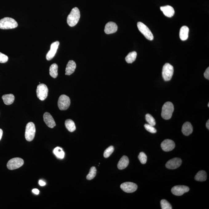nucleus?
<instances>
[{"label":"nucleus","mask_w":209,"mask_h":209,"mask_svg":"<svg viewBox=\"0 0 209 209\" xmlns=\"http://www.w3.org/2000/svg\"><path fill=\"white\" fill-rule=\"evenodd\" d=\"M8 58L6 55L0 52V63H4L8 61Z\"/></svg>","instance_id":"nucleus-34"},{"label":"nucleus","mask_w":209,"mask_h":209,"mask_svg":"<svg viewBox=\"0 0 209 209\" xmlns=\"http://www.w3.org/2000/svg\"><path fill=\"white\" fill-rule=\"evenodd\" d=\"M58 65L56 64H53L51 65L49 69V74L51 77L54 78H55L58 76Z\"/></svg>","instance_id":"nucleus-23"},{"label":"nucleus","mask_w":209,"mask_h":209,"mask_svg":"<svg viewBox=\"0 0 209 209\" xmlns=\"http://www.w3.org/2000/svg\"><path fill=\"white\" fill-rule=\"evenodd\" d=\"M174 69L172 65L169 63H166L162 69V74L164 80L169 81L172 79L174 74Z\"/></svg>","instance_id":"nucleus-4"},{"label":"nucleus","mask_w":209,"mask_h":209,"mask_svg":"<svg viewBox=\"0 0 209 209\" xmlns=\"http://www.w3.org/2000/svg\"><path fill=\"white\" fill-rule=\"evenodd\" d=\"M80 17V13L79 9L75 7L72 9L67 18V23L70 27L75 26L79 22Z\"/></svg>","instance_id":"nucleus-1"},{"label":"nucleus","mask_w":209,"mask_h":209,"mask_svg":"<svg viewBox=\"0 0 209 209\" xmlns=\"http://www.w3.org/2000/svg\"><path fill=\"white\" fill-rule=\"evenodd\" d=\"M206 126H207V129H209V120L207 122V124H206Z\"/></svg>","instance_id":"nucleus-39"},{"label":"nucleus","mask_w":209,"mask_h":209,"mask_svg":"<svg viewBox=\"0 0 209 209\" xmlns=\"http://www.w3.org/2000/svg\"><path fill=\"white\" fill-rule=\"evenodd\" d=\"M174 111V105L172 102H167L163 105L162 108L161 115L165 120L170 119Z\"/></svg>","instance_id":"nucleus-3"},{"label":"nucleus","mask_w":209,"mask_h":209,"mask_svg":"<svg viewBox=\"0 0 209 209\" xmlns=\"http://www.w3.org/2000/svg\"><path fill=\"white\" fill-rule=\"evenodd\" d=\"M2 99L6 105H10L14 102L15 97L12 94H4L2 96Z\"/></svg>","instance_id":"nucleus-22"},{"label":"nucleus","mask_w":209,"mask_h":209,"mask_svg":"<svg viewBox=\"0 0 209 209\" xmlns=\"http://www.w3.org/2000/svg\"><path fill=\"white\" fill-rule=\"evenodd\" d=\"M129 163L128 158L127 156H123L119 162L117 167L119 170H123L127 167Z\"/></svg>","instance_id":"nucleus-21"},{"label":"nucleus","mask_w":209,"mask_h":209,"mask_svg":"<svg viewBox=\"0 0 209 209\" xmlns=\"http://www.w3.org/2000/svg\"><path fill=\"white\" fill-rule=\"evenodd\" d=\"M160 10L163 12V14L167 17H172L175 14V10L173 7L170 6L168 5L161 7Z\"/></svg>","instance_id":"nucleus-17"},{"label":"nucleus","mask_w":209,"mask_h":209,"mask_svg":"<svg viewBox=\"0 0 209 209\" xmlns=\"http://www.w3.org/2000/svg\"><path fill=\"white\" fill-rule=\"evenodd\" d=\"M18 24L12 18L6 17L0 20V29H11L17 27Z\"/></svg>","instance_id":"nucleus-2"},{"label":"nucleus","mask_w":209,"mask_h":209,"mask_svg":"<svg viewBox=\"0 0 209 209\" xmlns=\"http://www.w3.org/2000/svg\"><path fill=\"white\" fill-rule=\"evenodd\" d=\"M181 159L175 158L168 161L166 164V167L170 169H175L178 168L182 164Z\"/></svg>","instance_id":"nucleus-14"},{"label":"nucleus","mask_w":209,"mask_h":209,"mask_svg":"<svg viewBox=\"0 0 209 209\" xmlns=\"http://www.w3.org/2000/svg\"><path fill=\"white\" fill-rule=\"evenodd\" d=\"M59 45V42L58 41L55 42L51 45L50 50L49 51L46 55V60L48 61H50L53 58L56 53Z\"/></svg>","instance_id":"nucleus-12"},{"label":"nucleus","mask_w":209,"mask_h":209,"mask_svg":"<svg viewBox=\"0 0 209 209\" xmlns=\"http://www.w3.org/2000/svg\"><path fill=\"white\" fill-rule=\"evenodd\" d=\"M97 174V169L94 167H93L90 168V171L88 175H87V180H91L94 178Z\"/></svg>","instance_id":"nucleus-28"},{"label":"nucleus","mask_w":209,"mask_h":209,"mask_svg":"<svg viewBox=\"0 0 209 209\" xmlns=\"http://www.w3.org/2000/svg\"><path fill=\"white\" fill-rule=\"evenodd\" d=\"M36 92L37 97L40 100L43 101L47 97L49 90L46 85L40 84L37 86Z\"/></svg>","instance_id":"nucleus-6"},{"label":"nucleus","mask_w":209,"mask_h":209,"mask_svg":"<svg viewBox=\"0 0 209 209\" xmlns=\"http://www.w3.org/2000/svg\"><path fill=\"white\" fill-rule=\"evenodd\" d=\"M161 147L164 151H170L175 148V144L172 140L167 139L162 142L161 144Z\"/></svg>","instance_id":"nucleus-13"},{"label":"nucleus","mask_w":209,"mask_h":209,"mask_svg":"<svg viewBox=\"0 0 209 209\" xmlns=\"http://www.w3.org/2000/svg\"><path fill=\"white\" fill-rule=\"evenodd\" d=\"M70 98L65 94H62L58 98V106L60 110H66L70 107Z\"/></svg>","instance_id":"nucleus-7"},{"label":"nucleus","mask_w":209,"mask_h":209,"mask_svg":"<svg viewBox=\"0 0 209 209\" xmlns=\"http://www.w3.org/2000/svg\"><path fill=\"white\" fill-rule=\"evenodd\" d=\"M137 55V54L135 51L130 52L126 57L125 60L126 62L129 64L133 62L136 59Z\"/></svg>","instance_id":"nucleus-26"},{"label":"nucleus","mask_w":209,"mask_h":209,"mask_svg":"<svg viewBox=\"0 0 209 209\" xmlns=\"http://www.w3.org/2000/svg\"><path fill=\"white\" fill-rule=\"evenodd\" d=\"M76 63L73 60H70L68 62L66 69V75H70L74 72L76 68Z\"/></svg>","instance_id":"nucleus-19"},{"label":"nucleus","mask_w":209,"mask_h":209,"mask_svg":"<svg viewBox=\"0 0 209 209\" xmlns=\"http://www.w3.org/2000/svg\"><path fill=\"white\" fill-rule=\"evenodd\" d=\"M32 192L33 193H34V194H35L36 195H38L39 194V190L37 189H33L32 190Z\"/></svg>","instance_id":"nucleus-36"},{"label":"nucleus","mask_w":209,"mask_h":209,"mask_svg":"<svg viewBox=\"0 0 209 209\" xmlns=\"http://www.w3.org/2000/svg\"><path fill=\"white\" fill-rule=\"evenodd\" d=\"M145 128L147 131L150 132L151 133H155L157 132L156 129L155 128L154 126L151 125L149 124H145L144 125Z\"/></svg>","instance_id":"nucleus-33"},{"label":"nucleus","mask_w":209,"mask_h":209,"mask_svg":"<svg viewBox=\"0 0 209 209\" xmlns=\"http://www.w3.org/2000/svg\"><path fill=\"white\" fill-rule=\"evenodd\" d=\"M189 28L186 26H182L179 33L180 39L183 41L187 40L189 36Z\"/></svg>","instance_id":"nucleus-20"},{"label":"nucleus","mask_w":209,"mask_h":209,"mask_svg":"<svg viewBox=\"0 0 209 209\" xmlns=\"http://www.w3.org/2000/svg\"><path fill=\"white\" fill-rule=\"evenodd\" d=\"M121 188L123 191L127 193H132L136 191L138 186L131 182H126L121 184Z\"/></svg>","instance_id":"nucleus-10"},{"label":"nucleus","mask_w":209,"mask_h":209,"mask_svg":"<svg viewBox=\"0 0 209 209\" xmlns=\"http://www.w3.org/2000/svg\"><path fill=\"white\" fill-rule=\"evenodd\" d=\"M118 26L115 22H109L107 23L105 26L104 31L107 34H113L116 32Z\"/></svg>","instance_id":"nucleus-16"},{"label":"nucleus","mask_w":209,"mask_h":209,"mask_svg":"<svg viewBox=\"0 0 209 209\" xmlns=\"http://www.w3.org/2000/svg\"><path fill=\"white\" fill-rule=\"evenodd\" d=\"M161 206L162 209H172V207L170 203L165 199H162L160 202Z\"/></svg>","instance_id":"nucleus-30"},{"label":"nucleus","mask_w":209,"mask_h":209,"mask_svg":"<svg viewBox=\"0 0 209 209\" xmlns=\"http://www.w3.org/2000/svg\"><path fill=\"white\" fill-rule=\"evenodd\" d=\"M189 188L187 186H176L172 187L171 192L174 195L180 196L186 192H188Z\"/></svg>","instance_id":"nucleus-11"},{"label":"nucleus","mask_w":209,"mask_h":209,"mask_svg":"<svg viewBox=\"0 0 209 209\" xmlns=\"http://www.w3.org/2000/svg\"><path fill=\"white\" fill-rule=\"evenodd\" d=\"M146 120L149 124L154 126L156 125L155 120L153 117L150 114H147L145 116Z\"/></svg>","instance_id":"nucleus-29"},{"label":"nucleus","mask_w":209,"mask_h":209,"mask_svg":"<svg viewBox=\"0 0 209 209\" xmlns=\"http://www.w3.org/2000/svg\"><path fill=\"white\" fill-rule=\"evenodd\" d=\"M204 77H205L206 79H209V67H207V70H206L205 72H204Z\"/></svg>","instance_id":"nucleus-35"},{"label":"nucleus","mask_w":209,"mask_h":209,"mask_svg":"<svg viewBox=\"0 0 209 209\" xmlns=\"http://www.w3.org/2000/svg\"><path fill=\"white\" fill-rule=\"evenodd\" d=\"M138 30L143 34L146 38L150 40H152L154 38L153 34L149 28L142 22H139L137 23Z\"/></svg>","instance_id":"nucleus-8"},{"label":"nucleus","mask_w":209,"mask_h":209,"mask_svg":"<svg viewBox=\"0 0 209 209\" xmlns=\"http://www.w3.org/2000/svg\"><path fill=\"white\" fill-rule=\"evenodd\" d=\"M138 159H139L141 163L143 164H145L147 163V157L145 153L141 152L139 153V156H138Z\"/></svg>","instance_id":"nucleus-32"},{"label":"nucleus","mask_w":209,"mask_h":209,"mask_svg":"<svg viewBox=\"0 0 209 209\" xmlns=\"http://www.w3.org/2000/svg\"><path fill=\"white\" fill-rule=\"evenodd\" d=\"M195 180L198 181H204L207 179V174L205 171H201L196 174L195 177Z\"/></svg>","instance_id":"nucleus-25"},{"label":"nucleus","mask_w":209,"mask_h":209,"mask_svg":"<svg viewBox=\"0 0 209 209\" xmlns=\"http://www.w3.org/2000/svg\"><path fill=\"white\" fill-rule=\"evenodd\" d=\"M54 153L58 158L63 159L64 157V151L62 149L59 147H57L54 149Z\"/></svg>","instance_id":"nucleus-27"},{"label":"nucleus","mask_w":209,"mask_h":209,"mask_svg":"<svg viewBox=\"0 0 209 209\" xmlns=\"http://www.w3.org/2000/svg\"><path fill=\"white\" fill-rule=\"evenodd\" d=\"M114 150V147L112 146L109 147V148L107 149L104 151L103 154L104 157L106 158H107L109 157L113 152Z\"/></svg>","instance_id":"nucleus-31"},{"label":"nucleus","mask_w":209,"mask_h":209,"mask_svg":"<svg viewBox=\"0 0 209 209\" xmlns=\"http://www.w3.org/2000/svg\"><path fill=\"white\" fill-rule=\"evenodd\" d=\"M182 133L186 136H189L193 131V127L191 124L189 122L184 123L182 127Z\"/></svg>","instance_id":"nucleus-18"},{"label":"nucleus","mask_w":209,"mask_h":209,"mask_svg":"<svg viewBox=\"0 0 209 209\" xmlns=\"http://www.w3.org/2000/svg\"><path fill=\"white\" fill-rule=\"evenodd\" d=\"M36 133L35 125L34 123L30 122L26 127L25 137L26 140L31 141L34 139Z\"/></svg>","instance_id":"nucleus-5"},{"label":"nucleus","mask_w":209,"mask_h":209,"mask_svg":"<svg viewBox=\"0 0 209 209\" xmlns=\"http://www.w3.org/2000/svg\"><path fill=\"white\" fill-rule=\"evenodd\" d=\"M207 106H208V107H209V103H208V105H207Z\"/></svg>","instance_id":"nucleus-40"},{"label":"nucleus","mask_w":209,"mask_h":209,"mask_svg":"<svg viewBox=\"0 0 209 209\" xmlns=\"http://www.w3.org/2000/svg\"><path fill=\"white\" fill-rule=\"evenodd\" d=\"M39 184L40 186H43L46 185V183L43 182V180H40L39 181Z\"/></svg>","instance_id":"nucleus-37"},{"label":"nucleus","mask_w":209,"mask_h":209,"mask_svg":"<svg viewBox=\"0 0 209 209\" xmlns=\"http://www.w3.org/2000/svg\"><path fill=\"white\" fill-rule=\"evenodd\" d=\"M66 127L67 130L70 132H73L76 130V127L75 123L73 120L71 119H67L66 120L65 123Z\"/></svg>","instance_id":"nucleus-24"},{"label":"nucleus","mask_w":209,"mask_h":209,"mask_svg":"<svg viewBox=\"0 0 209 209\" xmlns=\"http://www.w3.org/2000/svg\"><path fill=\"white\" fill-rule=\"evenodd\" d=\"M43 118L44 122L49 127L53 128L56 126L54 120L49 113L47 112L45 113Z\"/></svg>","instance_id":"nucleus-15"},{"label":"nucleus","mask_w":209,"mask_h":209,"mask_svg":"<svg viewBox=\"0 0 209 209\" xmlns=\"http://www.w3.org/2000/svg\"><path fill=\"white\" fill-rule=\"evenodd\" d=\"M3 134V131L2 129H0V140H1V138H2Z\"/></svg>","instance_id":"nucleus-38"},{"label":"nucleus","mask_w":209,"mask_h":209,"mask_svg":"<svg viewBox=\"0 0 209 209\" xmlns=\"http://www.w3.org/2000/svg\"><path fill=\"white\" fill-rule=\"evenodd\" d=\"M24 161L20 158H14L10 159L7 163V168L10 170H13L18 168L23 165Z\"/></svg>","instance_id":"nucleus-9"}]
</instances>
